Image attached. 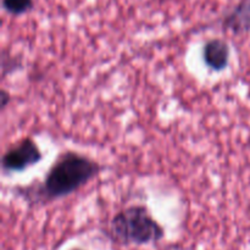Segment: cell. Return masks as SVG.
I'll use <instances>...</instances> for the list:
<instances>
[{
    "label": "cell",
    "instance_id": "obj_1",
    "mask_svg": "<svg viewBox=\"0 0 250 250\" xmlns=\"http://www.w3.org/2000/svg\"><path fill=\"white\" fill-rule=\"evenodd\" d=\"M102 171L99 163L76 151H63L56 158L41 183L17 188V194L31 207L62 199L94 180Z\"/></svg>",
    "mask_w": 250,
    "mask_h": 250
},
{
    "label": "cell",
    "instance_id": "obj_2",
    "mask_svg": "<svg viewBox=\"0 0 250 250\" xmlns=\"http://www.w3.org/2000/svg\"><path fill=\"white\" fill-rule=\"evenodd\" d=\"M165 236L163 226L144 205H132L117 212L109 226V237L120 246H146Z\"/></svg>",
    "mask_w": 250,
    "mask_h": 250
},
{
    "label": "cell",
    "instance_id": "obj_3",
    "mask_svg": "<svg viewBox=\"0 0 250 250\" xmlns=\"http://www.w3.org/2000/svg\"><path fill=\"white\" fill-rule=\"evenodd\" d=\"M42 160V151L36 142L29 137L21 139L7 149L1 159L5 172H21Z\"/></svg>",
    "mask_w": 250,
    "mask_h": 250
},
{
    "label": "cell",
    "instance_id": "obj_4",
    "mask_svg": "<svg viewBox=\"0 0 250 250\" xmlns=\"http://www.w3.org/2000/svg\"><path fill=\"white\" fill-rule=\"evenodd\" d=\"M229 45L221 38H212L203 46V59L210 70L221 72L229 63Z\"/></svg>",
    "mask_w": 250,
    "mask_h": 250
},
{
    "label": "cell",
    "instance_id": "obj_5",
    "mask_svg": "<svg viewBox=\"0 0 250 250\" xmlns=\"http://www.w3.org/2000/svg\"><path fill=\"white\" fill-rule=\"evenodd\" d=\"M222 27L236 34L250 33V0H242L225 17Z\"/></svg>",
    "mask_w": 250,
    "mask_h": 250
},
{
    "label": "cell",
    "instance_id": "obj_6",
    "mask_svg": "<svg viewBox=\"0 0 250 250\" xmlns=\"http://www.w3.org/2000/svg\"><path fill=\"white\" fill-rule=\"evenodd\" d=\"M2 7L9 14L19 16L32 10L33 0H2Z\"/></svg>",
    "mask_w": 250,
    "mask_h": 250
},
{
    "label": "cell",
    "instance_id": "obj_7",
    "mask_svg": "<svg viewBox=\"0 0 250 250\" xmlns=\"http://www.w3.org/2000/svg\"><path fill=\"white\" fill-rule=\"evenodd\" d=\"M21 62L17 59V56H12L11 54H6V50H2L1 55V76L5 78L7 73H11L14 71L19 70Z\"/></svg>",
    "mask_w": 250,
    "mask_h": 250
},
{
    "label": "cell",
    "instance_id": "obj_8",
    "mask_svg": "<svg viewBox=\"0 0 250 250\" xmlns=\"http://www.w3.org/2000/svg\"><path fill=\"white\" fill-rule=\"evenodd\" d=\"M10 103V95L9 93H6V90L2 89L0 93V105H1V110H4L5 107L9 105Z\"/></svg>",
    "mask_w": 250,
    "mask_h": 250
},
{
    "label": "cell",
    "instance_id": "obj_9",
    "mask_svg": "<svg viewBox=\"0 0 250 250\" xmlns=\"http://www.w3.org/2000/svg\"><path fill=\"white\" fill-rule=\"evenodd\" d=\"M73 250H82V249H73Z\"/></svg>",
    "mask_w": 250,
    "mask_h": 250
}]
</instances>
